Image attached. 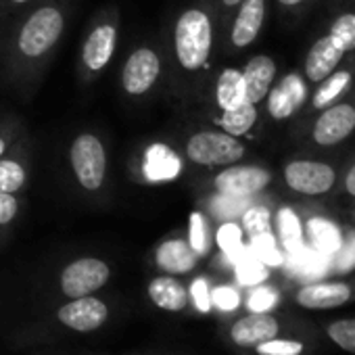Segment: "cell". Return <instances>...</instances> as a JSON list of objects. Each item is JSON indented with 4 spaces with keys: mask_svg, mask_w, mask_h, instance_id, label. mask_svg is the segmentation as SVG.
Listing matches in <instances>:
<instances>
[{
    "mask_svg": "<svg viewBox=\"0 0 355 355\" xmlns=\"http://www.w3.org/2000/svg\"><path fill=\"white\" fill-rule=\"evenodd\" d=\"M214 46L211 19L201 9H187L173 28L175 59L187 71H199L207 65Z\"/></svg>",
    "mask_w": 355,
    "mask_h": 355,
    "instance_id": "1",
    "label": "cell"
},
{
    "mask_svg": "<svg viewBox=\"0 0 355 355\" xmlns=\"http://www.w3.org/2000/svg\"><path fill=\"white\" fill-rule=\"evenodd\" d=\"M63 30H65V17L61 9L53 5L40 7L21 26L17 36V51L26 59H38L59 42Z\"/></svg>",
    "mask_w": 355,
    "mask_h": 355,
    "instance_id": "2",
    "label": "cell"
},
{
    "mask_svg": "<svg viewBox=\"0 0 355 355\" xmlns=\"http://www.w3.org/2000/svg\"><path fill=\"white\" fill-rule=\"evenodd\" d=\"M69 163L84 191L96 193L103 189L107 178V150L98 136L90 132L78 134L69 146Z\"/></svg>",
    "mask_w": 355,
    "mask_h": 355,
    "instance_id": "3",
    "label": "cell"
},
{
    "mask_svg": "<svg viewBox=\"0 0 355 355\" xmlns=\"http://www.w3.org/2000/svg\"><path fill=\"white\" fill-rule=\"evenodd\" d=\"M184 153L195 165L220 167L241 161L245 157V146L236 136H230L224 130L222 132L203 130L187 140Z\"/></svg>",
    "mask_w": 355,
    "mask_h": 355,
    "instance_id": "4",
    "label": "cell"
},
{
    "mask_svg": "<svg viewBox=\"0 0 355 355\" xmlns=\"http://www.w3.org/2000/svg\"><path fill=\"white\" fill-rule=\"evenodd\" d=\"M111 272L109 266L103 259L96 257H82L71 261L63 274H61V291L76 299V297H86L103 288L109 280Z\"/></svg>",
    "mask_w": 355,
    "mask_h": 355,
    "instance_id": "5",
    "label": "cell"
},
{
    "mask_svg": "<svg viewBox=\"0 0 355 355\" xmlns=\"http://www.w3.org/2000/svg\"><path fill=\"white\" fill-rule=\"evenodd\" d=\"M159 73H161L159 55L148 46H140L123 63L121 86L130 96H142L148 90H153V86L159 80Z\"/></svg>",
    "mask_w": 355,
    "mask_h": 355,
    "instance_id": "6",
    "label": "cell"
},
{
    "mask_svg": "<svg viewBox=\"0 0 355 355\" xmlns=\"http://www.w3.org/2000/svg\"><path fill=\"white\" fill-rule=\"evenodd\" d=\"M272 180L268 169L257 167V165H226L216 178L214 187L218 193L224 195H236V197H249L253 193L263 191Z\"/></svg>",
    "mask_w": 355,
    "mask_h": 355,
    "instance_id": "7",
    "label": "cell"
},
{
    "mask_svg": "<svg viewBox=\"0 0 355 355\" xmlns=\"http://www.w3.org/2000/svg\"><path fill=\"white\" fill-rule=\"evenodd\" d=\"M286 184L301 195H322L334 187V169L318 161H291L284 167Z\"/></svg>",
    "mask_w": 355,
    "mask_h": 355,
    "instance_id": "8",
    "label": "cell"
},
{
    "mask_svg": "<svg viewBox=\"0 0 355 355\" xmlns=\"http://www.w3.org/2000/svg\"><path fill=\"white\" fill-rule=\"evenodd\" d=\"M109 315L107 305L96 297H76L59 309V320L78 332H92L105 324Z\"/></svg>",
    "mask_w": 355,
    "mask_h": 355,
    "instance_id": "9",
    "label": "cell"
},
{
    "mask_svg": "<svg viewBox=\"0 0 355 355\" xmlns=\"http://www.w3.org/2000/svg\"><path fill=\"white\" fill-rule=\"evenodd\" d=\"M355 130V109L351 105H334L326 109L313 128V140L322 146L343 142Z\"/></svg>",
    "mask_w": 355,
    "mask_h": 355,
    "instance_id": "10",
    "label": "cell"
},
{
    "mask_svg": "<svg viewBox=\"0 0 355 355\" xmlns=\"http://www.w3.org/2000/svg\"><path fill=\"white\" fill-rule=\"evenodd\" d=\"M115 49H117V28H115V24L96 26L90 32V36L86 38L84 49H82L84 67L88 71H92V73L103 71L109 65V61L113 59Z\"/></svg>",
    "mask_w": 355,
    "mask_h": 355,
    "instance_id": "11",
    "label": "cell"
},
{
    "mask_svg": "<svg viewBox=\"0 0 355 355\" xmlns=\"http://www.w3.org/2000/svg\"><path fill=\"white\" fill-rule=\"evenodd\" d=\"M303 101H305V84L301 76L288 73L270 90L268 111L274 119H286L295 111H299Z\"/></svg>",
    "mask_w": 355,
    "mask_h": 355,
    "instance_id": "12",
    "label": "cell"
},
{
    "mask_svg": "<svg viewBox=\"0 0 355 355\" xmlns=\"http://www.w3.org/2000/svg\"><path fill=\"white\" fill-rule=\"evenodd\" d=\"M278 334V322L276 318H272L270 313H259L253 311L245 318H241L239 322H234L230 336L236 345L241 347H255L268 338H274Z\"/></svg>",
    "mask_w": 355,
    "mask_h": 355,
    "instance_id": "13",
    "label": "cell"
},
{
    "mask_svg": "<svg viewBox=\"0 0 355 355\" xmlns=\"http://www.w3.org/2000/svg\"><path fill=\"white\" fill-rule=\"evenodd\" d=\"M266 17V0H243L239 15L232 26V44L236 49H247L259 36Z\"/></svg>",
    "mask_w": 355,
    "mask_h": 355,
    "instance_id": "14",
    "label": "cell"
},
{
    "mask_svg": "<svg viewBox=\"0 0 355 355\" xmlns=\"http://www.w3.org/2000/svg\"><path fill=\"white\" fill-rule=\"evenodd\" d=\"M351 288L345 282H311L297 295V303L307 309H330L347 303Z\"/></svg>",
    "mask_w": 355,
    "mask_h": 355,
    "instance_id": "15",
    "label": "cell"
},
{
    "mask_svg": "<svg viewBox=\"0 0 355 355\" xmlns=\"http://www.w3.org/2000/svg\"><path fill=\"white\" fill-rule=\"evenodd\" d=\"M276 76V63L266 57V55H257L253 57L245 69H243V80H245V90H247V103L257 105L259 101H263L270 92V86L274 82Z\"/></svg>",
    "mask_w": 355,
    "mask_h": 355,
    "instance_id": "16",
    "label": "cell"
},
{
    "mask_svg": "<svg viewBox=\"0 0 355 355\" xmlns=\"http://www.w3.org/2000/svg\"><path fill=\"white\" fill-rule=\"evenodd\" d=\"M157 266L167 274H187L197 266L199 255L182 239H171L159 245L155 253Z\"/></svg>",
    "mask_w": 355,
    "mask_h": 355,
    "instance_id": "17",
    "label": "cell"
},
{
    "mask_svg": "<svg viewBox=\"0 0 355 355\" xmlns=\"http://www.w3.org/2000/svg\"><path fill=\"white\" fill-rule=\"evenodd\" d=\"M343 59V51L326 36V38H320L311 51L307 53V59H305V76L311 80V82H322L326 80L332 69L338 65V61Z\"/></svg>",
    "mask_w": 355,
    "mask_h": 355,
    "instance_id": "18",
    "label": "cell"
},
{
    "mask_svg": "<svg viewBox=\"0 0 355 355\" xmlns=\"http://www.w3.org/2000/svg\"><path fill=\"white\" fill-rule=\"evenodd\" d=\"M148 297L157 307L165 311H182L189 303L187 288L175 278H171V274L155 278L148 284Z\"/></svg>",
    "mask_w": 355,
    "mask_h": 355,
    "instance_id": "19",
    "label": "cell"
},
{
    "mask_svg": "<svg viewBox=\"0 0 355 355\" xmlns=\"http://www.w3.org/2000/svg\"><path fill=\"white\" fill-rule=\"evenodd\" d=\"M216 101L222 111L234 109L243 103H247V90H245V80L243 71L236 67H226L218 82H216Z\"/></svg>",
    "mask_w": 355,
    "mask_h": 355,
    "instance_id": "20",
    "label": "cell"
},
{
    "mask_svg": "<svg viewBox=\"0 0 355 355\" xmlns=\"http://www.w3.org/2000/svg\"><path fill=\"white\" fill-rule=\"evenodd\" d=\"M180 169V161L173 155L171 148L163 144H155L148 148L144 157V171L148 180H169Z\"/></svg>",
    "mask_w": 355,
    "mask_h": 355,
    "instance_id": "21",
    "label": "cell"
},
{
    "mask_svg": "<svg viewBox=\"0 0 355 355\" xmlns=\"http://www.w3.org/2000/svg\"><path fill=\"white\" fill-rule=\"evenodd\" d=\"M222 130L230 136H243L247 134L255 121H257V107L253 103H243L234 109H228V111H222V115L216 119Z\"/></svg>",
    "mask_w": 355,
    "mask_h": 355,
    "instance_id": "22",
    "label": "cell"
},
{
    "mask_svg": "<svg viewBox=\"0 0 355 355\" xmlns=\"http://www.w3.org/2000/svg\"><path fill=\"white\" fill-rule=\"evenodd\" d=\"M307 230H309L315 251H320L322 255H334L338 251L343 236H340V230L332 222L324 218H311L307 224Z\"/></svg>",
    "mask_w": 355,
    "mask_h": 355,
    "instance_id": "23",
    "label": "cell"
},
{
    "mask_svg": "<svg viewBox=\"0 0 355 355\" xmlns=\"http://www.w3.org/2000/svg\"><path fill=\"white\" fill-rule=\"evenodd\" d=\"M278 234L288 253H295L303 247V228L291 207H282L278 211Z\"/></svg>",
    "mask_w": 355,
    "mask_h": 355,
    "instance_id": "24",
    "label": "cell"
},
{
    "mask_svg": "<svg viewBox=\"0 0 355 355\" xmlns=\"http://www.w3.org/2000/svg\"><path fill=\"white\" fill-rule=\"evenodd\" d=\"M26 184V167L17 159H0V193L15 195Z\"/></svg>",
    "mask_w": 355,
    "mask_h": 355,
    "instance_id": "25",
    "label": "cell"
},
{
    "mask_svg": "<svg viewBox=\"0 0 355 355\" xmlns=\"http://www.w3.org/2000/svg\"><path fill=\"white\" fill-rule=\"evenodd\" d=\"M324 84L318 88V92L313 94V107L318 109H324L328 107V103H332L351 82V76L347 71H336V73H330L326 80H322Z\"/></svg>",
    "mask_w": 355,
    "mask_h": 355,
    "instance_id": "26",
    "label": "cell"
},
{
    "mask_svg": "<svg viewBox=\"0 0 355 355\" xmlns=\"http://www.w3.org/2000/svg\"><path fill=\"white\" fill-rule=\"evenodd\" d=\"M328 38H330L343 53L353 51V49H355V15H353V13L340 15V17L332 24Z\"/></svg>",
    "mask_w": 355,
    "mask_h": 355,
    "instance_id": "27",
    "label": "cell"
},
{
    "mask_svg": "<svg viewBox=\"0 0 355 355\" xmlns=\"http://www.w3.org/2000/svg\"><path fill=\"white\" fill-rule=\"evenodd\" d=\"M218 245L220 249L230 257V259H239L245 249H243V230L241 226H236L234 222H226L220 226L218 230Z\"/></svg>",
    "mask_w": 355,
    "mask_h": 355,
    "instance_id": "28",
    "label": "cell"
},
{
    "mask_svg": "<svg viewBox=\"0 0 355 355\" xmlns=\"http://www.w3.org/2000/svg\"><path fill=\"white\" fill-rule=\"evenodd\" d=\"M251 251L266 266H280L284 261L282 253L278 251V245H276V239L272 236V232L253 236L251 239Z\"/></svg>",
    "mask_w": 355,
    "mask_h": 355,
    "instance_id": "29",
    "label": "cell"
},
{
    "mask_svg": "<svg viewBox=\"0 0 355 355\" xmlns=\"http://www.w3.org/2000/svg\"><path fill=\"white\" fill-rule=\"evenodd\" d=\"M236 274L243 284H259L266 280L268 270H266V263H261L255 255L243 253L236 259Z\"/></svg>",
    "mask_w": 355,
    "mask_h": 355,
    "instance_id": "30",
    "label": "cell"
},
{
    "mask_svg": "<svg viewBox=\"0 0 355 355\" xmlns=\"http://www.w3.org/2000/svg\"><path fill=\"white\" fill-rule=\"evenodd\" d=\"M243 226H245V232L253 239V236H259V234H266L270 232L272 228V218H270V211L261 205H251L243 211Z\"/></svg>",
    "mask_w": 355,
    "mask_h": 355,
    "instance_id": "31",
    "label": "cell"
},
{
    "mask_svg": "<svg viewBox=\"0 0 355 355\" xmlns=\"http://www.w3.org/2000/svg\"><path fill=\"white\" fill-rule=\"evenodd\" d=\"M189 245L197 255H205L209 251V232L203 214L193 211L189 220Z\"/></svg>",
    "mask_w": 355,
    "mask_h": 355,
    "instance_id": "32",
    "label": "cell"
},
{
    "mask_svg": "<svg viewBox=\"0 0 355 355\" xmlns=\"http://www.w3.org/2000/svg\"><path fill=\"white\" fill-rule=\"evenodd\" d=\"M328 336L345 351L355 353V320H338L328 326Z\"/></svg>",
    "mask_w": 355,
    "mask_h": 355,
    "instance_id": "33",
    "label": "cell"
},
{
    "mask_svg": "<svg viewBox=\"0 0 355 355\" xmlns=\"http://www.w3.org/2000/svg\"><path fill=\"white\" fill-rule=\"evenodd\" d=\"M259 355H299L303 351V343L299 340H286V338H268L259 345H255Z\"/></svg>",
    "mask_w": 355,
    "mask_h": 355,
    "instance_id": "34",
    "label": "cell"
},
{
    "mask_svg": "<svg viewBox=\"0 0 355 355\" xmlns=\"http://www.w3.org/2000/svg\"><path fill=\"white\" fill-rule=\"evenodd\" d=\"M247 197H236V195H224L220 193V199L214 201V211L224 218V220H232L236 216H243V211L247 209Z\"/></svg>",
    "mask_w": 355,
    "mask_h": 355,
    "instance_id": "35",
    "label": "cell"
},
{
    "mask_svg": "<svg viewBox=\"0 0 355 355\" xmlns=\"http://www.w3.org/2000/svg\"><path fill=\"white\" fill-rule=\"evenodd\" d=\"M293 257V268L301 274H320L324 270V259L320 251H305L303 247L295 253H291Z\"/></svg>",
    "mask_w": 355,
    "mask_h": 355,
    "instance_id": "36",
    "label": "cell"
},
{
    "mask_svg": "<svg viewBox=\"0 0 355 355\" xmlns=\"http://www.w3.org/2000/svg\"><path fill=\"white\" fill-rule=\"evenodd\" d=\"M336 255V272H353L355 270V230L347 234V239L340 243Z\"/></svg>",
    "mask_w": 355,
    "mask_h": 355,
    "instance_id": "37",
    "label": "cell"
},
{
    "mask_svg": "<svg viewBox=\"0 0 355 355\" xmlns=\"http://www.w3.org/2000/svg\"><path fill=\"white\" fill-rule=\"evenodd\" d=\"M276 301H278V295H276L274 288H270V286H259V288H255V291L251 293V297H249V307H251V311L263 313V311L272 309V307L276 305Z\"/></svg>",
    "mask_w": 355,
    "mask_h": 355,
    "instance_id": "38",
    "label": "cell"
},
{
    "mask_svg": "<svg viewBox=\"0 0 355 355\" xmlns=\"http://www.w3.org/2000/svg\"><path fill=\"white\" fill-rule=\"evenodd\" d=\"M239 303H241V297L232 286H220V288H216L211 293V305H216V307H220L224 311L236 309Z\"/></svg>",
    "mask_w": 355,
    "mask_h": 355,
    "instance_id": "39",
    "label": "cell"
},
{
    "mask_svg": "<svg viewBox=\"0 0 355 355\" xmlns=\"http://www.w3.org/2000/svg\"><path fill=\"white\" fill-rule=\"evenodd\" d=\"M191 297L201 313H207L211 309V291L205 278H197L191 286Z\"/></svg>",
    "mask_w": 355,
    "mask_h": 355,
    "instance_id": "40",
    "label": "cell"
},
{
    "mask_svg": "<svg viewBox=\"0 0 355 355\" xmlns=\"http://www.w3.org/2000/svg\"><path fill=\"white\" fill-rule=\"evenodd\" d=\"M19 214V201L15 195L0 193V226H7Z\"/></svg>",
    "mask_w": 355,
    "mask_h": 355,
    "instance_id": "41",
    "label": "cell"
},
{
    "mask_svg": "<svg viewBox=\"0 0 355 355\" xmlns=\"http://www.w3.org/2000/svg\"><path fill=\"white\" fill-rule=\"evenodd\" d=\"M345 187H347V193H349L351 197H355V163H353V167H351L349 173H347Z\"/></svg>",
    "mask_w": 355,
    "mask_h": 355,
    "instance_id": "42",
    "label": "cell"
},
{
    "mask_svg": "<svg viewBox=\"0 0 355 355\" xmlns=\"http://www.w3.org/2000/svg\"><path fill=\"white\" fill-rule=\"evenodd\" d=\"M280 5H284V7H295V5H299V3H303V0H278Z\"/></svg>",
    "mask_w": 355,
    "mask_h": 355,
    "instance_id": "43",
    "label": "cell"
},
{
    "mask_svg": "<svg viewBox=\"0 0 355 355\" xmlns=\"http://www.w3.org/2000/svg\"><path fill=\"white\" fill-rule=\"evenodd\" d=\"M5 153H7V140H5L3 136H0V159L5 157Z\"/></svg>",
    "mask_w": 355,
    "mask_h": 355,
    "instance_id": "44",
    "label": "cell"
},
{
    "mask_svg": "<svg viewBox=\"0 0 355 355\" xmlns=\"http://www.w3.org/2000/svg\"><path fill=\"white\" fill-rule=\"evenodd\" d=\"M222 3H224L226 7H236V5L243 3V0H222Z\"/></svg>",
    "mask_w": 355,
    "mask_h": 355,
    "instance_id": "45",
    "label": "cell"
},
{
    "mask_svg": "<svg viewBox=\"0 0 355 355\" xmlns=\"http://www.w3.org/2000/svg\"><path fill=\"white\" fill-rule=\"evenodd\" d=\"M13 5H24V3H28V0H11Z\"/></svg>",
    "mask_w": 355,
    "mask_h": 355,
    "instance_id": "46",
    "label": "cell"
}]
</instances>
